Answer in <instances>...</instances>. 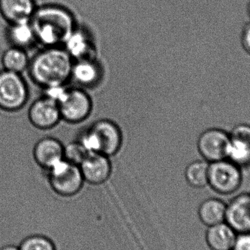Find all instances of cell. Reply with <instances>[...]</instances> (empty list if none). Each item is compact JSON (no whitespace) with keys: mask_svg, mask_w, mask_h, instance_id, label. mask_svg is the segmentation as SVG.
<instances>
[{"mask_svg":"<svg viewBox=\"0 0 250 250\" xmlns=\"http://www.w3.org/2000/svg\"><path fill=\"white\" fill-rule=\"evenodd\" d=\"M37 42L45 47L64 45L70 34L77 27L70 10L57 4L37 7L30 19Z\"/></svg>","mask_w":250,"mask_h":250,"instance_id":"1","label":"cell"},{"mask_svg":"<svg viewBox=\"0 0 250 250\" xmlns=\"http://www.w3.org/2000/svg\"><path fill=\"white\" fill-rule=\"evenodd\" d=\"M74 60L61 46L45 47L29 62V74L45 89L64 86L72 78Z\"/></svg>","mask_w":250,"mask_h":250,"instance_id":"2","label":"cell"},{"mask_svg":"<svg viewBox=\"0 0 250 250\" xmlns=\"http://www.w3.org/2000/svg\"><path fill=\"white\" fill-rule=\"evenodd\" d=\"M79 141L89 152L101 153L110 157L121 148L123 133L114 122L101 120L91 125Z\"/></svg>","mask_w":250,"mask_h":250,"instance_id":"3","label":"cell"},{"mask_svg":"<svg viewBox=\"0 0 250 250\" xmlns=\"http://www.w3.org/2000/svg\"><path fill=\"white\" fill-rule=\"evenodd\" d=\"M48 182L52 190L62 197L77 195L85 181L79 166L63 159L48 170Z\"/></svg>","mask_w":250,"mask_h":250,"instance_id":"4","label":"cell"},{"mask_svg":"<svg viewBox=\"0 0 250 250\" xmlns=\"http://www.w3.org/2000/svg\"><path fill=\"white\" fill-rule=\"evenodd\" d=\"M242 182V168L229 159L209 163L208 186L217 193L223 195L235 193Z\"/></svg>","mask_w":250,"mask_h":250,"instance_id":"5","label":"cell"},{"mask_svg":"<svg viewBox=\"0 0 250 250\" xmlns=\"http://www.w3.org/2000/svg\"><path fill=\"white\" fill-rule=\"evenodd\" d=\"M62 120L70 124L86 120L92 111V101L86 91L79 88L64 89L57 101Z\"/></svg>","mask_w":250,"mask_h":250,"instance_id":"6","label":"cell"},{"mask_svg":"<svg viewBox=\"0 0 250 250\" xmlns=\"http://www.w3.org/2000/svg\"><path fill=\"white\" fill-rule=\"evenodd\" d=\"M29 91L21 74L8 70L0 72V108L13 111L27 102Z\"/></svg>","mask_w":250,"mask_h":250,"instance_id":"7","label":"cell"},{"mask_svg":"<svg viewBox=\"0 0 250 250\" xmlns=\"http://www.w3.org/2000/svg\"><path fill=\"white\" fill-rule=\"evenodd\" d=\"M229 144V132L212 127L201 132L197 141V148L202 158L211 163L227 159Z\"/></svg>","mask_w":250,"mask_h":250,"instance_id":"8","label":"cell"},{"mask_svg":"<svg viewBox=\"0 0 250 250\" xmlns=\"http://www.w3.org/2000/svg\"><path fill=\"white\" fill-rule=\"evenodd\" d=\"M230 144L227 159L241 168L250 167V124L235 125L229 132Z\"/></svg>","mask_w":250,"mask_h":250,"instance_id":"9","label":"cell"},{"mask_svg":"<svg viewBox=\"0 0 250 250\" xmlns=\"http://www.w3.org/2000/svg\"><path fill=\"white\" fill-rule=\"evenodd\" d=\"M29 119L35 127L49 129L62 120L57 101L47 96L36 100L29 110Z\"/></svg>","mask_w":250,"mask_h":250,"instance_id":"10","label":"cell"},{"mask_svg":"<svg viewBox=\"0 0 250 250\" xmlns=\"http://www.w3.org/2000/svg\"><path fill=\"white\" fill-rule=\"evenodd\" d=\"M110 157L101 153L89 152L79 165L85 182L100 185L109 179L112 172Z\"/></svg>","mask_w":250,"mask_h":250,"instance_id":"11","label":"cell"},{"mask_svg":"<svg viewBox=\"0 0 250 250\" xmlns=\"http://www.w3.org/2000/svg\"><path fill=\"white\" fill-rule=\"evenodd\" d=\"M226 223L237 233H250V193H242L227 204Z\"/></svg>","mask_w":250,"mask_h":250,"instance_id":"12","label":"cell"},{"mask_svg":"<svg viewBox=\"0 0 250 250\" xmlns=\"http://www.w3.org/2000/svg\"><path fill=\"white\" fill-rule=\"evenodd\" d=\"M64 147L57 138L47 137L40 140L34 147L35 162L43 168L49 170L64 159Z\"/></svg>","mask_w":250,"mask_h":250,"instance_id":"13","label":"cell"},{"mask_svg":"<svg viewBox=\"0 0 250 250\" xmlns=\"http://www.w3.org/2000/svg\"><path fill=\"white\" fill-rule=\"evenodd\" d=\"M37 7L35 0H0V15L7 23L30 20Z\"/></svg>","mask_w":250,"mask_h":250,"instance_id":"14","label":"cell"},{"mask_svg":"<svg viewBox=\"0 0 250 250\" xmlns=\"http://www.w3.org/2000/svg\"><path fill=\"white\" fill-rule=\"evenodd\" d=\"M237 233L224 223L208 227L206 232V242L211 250H233Z\"/></svg>","mask_w":250,"mask_h":250,"instance_id":"15","label":"cell"},{"mask_svg":"<svg viewBox=\"0 0 250 250\" xmlns=\"http://www.w3.org/2000/svg\"><path fill=\"white\" fill-rule=\"evenodd\" d=\"M6 38L11 46L26 48L37 42L36 37L30 20L7 23Z\"/></svg>","mask_w":250,"mask_h":250,"instance_id":"16","label":"cell"},{"mask_svg":"<svg viewBox=\"0 0 250 250\" xmlns=\"http://www.w3.org/2000/svg\"><path fill=\"white\" fill-rule=\"evenodd\" d=\"M64 45L73 60L93 58V44L83 29L76 27L66 40Z\"/></svg>","mask_w":250,"mask_h":250,"instance_id":"17","label":"cell"},{"mask_svg":"<svg viewBox=\"0 0 250 250\" xmlns=\"http://www.w3.org/2000/svg\"><path fill=\"white\" fill-rule=\"evenodd\" d=\"M226 208L227 204L220 198H207L198 207V217L207 227L215 226L226 222Z\"/></svg>","mask_w":250,"mask_h":250,"instance_id":"18","label":"cell"},{"mask_svg":"<svg viewBox=\"0 0 250 250\" xmlns=\"http://www.w3.org/2000/svg\"><path fill=\"white\" fill-rule=\"evenodd\" d=\"M72 78L83 86H94L101 79V69L93 58L74 61Z\"/></svg>","mask_w":250,"mask_h":250,"instance_id":"19","label":"cell"},{"mask_svg":"<svg viewBox=\"0 0 250 250\" xmlns=\"http://www.w3.org/2000/svg\"><path fill=\"white\" fill-rule=\"evenodd\" d=\"M209 163L206 160H195L187 166L185 179L189 186L202 189L208 186Z\"/></svg>","mask_w":250,"mask_h":250,"instance_id":"20","label":"cell"},{"mask_svg":"<svg viewBox=\"0 0 250 250\" xmlns=\"http://www.w3.org/2000/svg\"><path fill=\"white\" fill-rule=\"evenodd\" d=\"M29 62L26 50L18 47L10 46L1 57L4 70L19 74L29 67Z\"/></svg>","mask_w":250,"mask_h":250,"instance_id":"21","label":"cell"},{"mask_svg":"<svg viewBox=\"0 0 250 250\" xmlns=\"http://www.w3.org/2000/svg\"><path fill=\"white\" fill-rule=\"evenodd\" d=\"M19 250H57V247L48 236L37 234L25 239L19 246Z\"/></svg>","mask_w":250,"mask_h":250,"instance_id":"22","label":"cell"},{"mask_svg":"<svg viewBox=\"0 0 250 250\" xmlns=\"http://www.w3.org/2000/svg\"><path fill=\"white\" fill-rule=\"evenodd\" d=\"M89 153L80 141L70 143L64 147V160L77 166L82 163Z\"/></svg>","mask_w":250,"mask_h":250,"instance_id":"23","label":"cell"},{"mask_svg":"<svg viewBox=\"0 0 250 250\" xmlns=\"http://www.w3.org/2000/svg\"><path fill=\"white\" fill-rule=\"evenodd\" d=\"M240 41L244 52L250 57V21L244 26L241 34Z\"/></svg>","mask_w":250,"mask_h":250,"instance_id":"24","label":"cell"},{"mask_svg":"<svg viewBox=\"0 0 250 250\" xmlns=\"http://www.w3.org/2000/svg\"><path fill=\"white\" fill-rule=\"evenodd\" d=\"M233 250H250V233H237Z\"/></svg>","mask_w":250,"mask_h":250,"instance_id":"25","label":"cell"},{"mask_svg":"<svg viewBox=\"0 0 250 250\" xmlns=\"http://www.w3.org/2000/svg\"><path fill=\"white\" fill-rule=\"evenodd\" d=\"M0 250H19V247L13 246V245H7L3 247Z\"/></svg>","mask_w":250,"mask_h":250,"instance_id":"26","label":"cell"},{"mask_svg":"<svg viewBox=\"0 0 250 250\" xmlns=\"http://www.w3.org/2000/svg\"><path fill=\"white\" fill-rule=\"evenodd\" d=\"M248 16H249L250 19V0L249 1V3H248Z\"/></svg>","mask_w":250,"mask_h":250,"instance_id":"27","label":"cell"},{"mask_svg":"<svg viewBox=\"0 0 250 250\" xmlns=\"http://www.w3.org/2000/svg\"></svg>","mask_w":250,"mask_h":250,"instance_id":"28","label":"cell"}]
</instances>
